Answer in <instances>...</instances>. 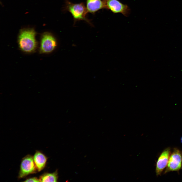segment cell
<instances>
[{"instance_id":"6da1fadb","label":"cell","mask_w":182,"mask_h":182,"mask_svg":"<svg viewBox=\"0 0 182 182\" xmlns=\"http://www.w3.org/2000/svg\"><path fill=\"white\" fill-rule=\"evenodd\" d=\"M36 34L33 27H25L20 29L18 36V42L22 51L31 53L35 50L37 45L35 37Z\"/></svg>"},{"instance_id":"7a4b0ae2","label":"cell","mask_w":182,"mask_h":182,"mask_svg":"<svg viewBox=\"0 0 182 182\" xmlns=\"http://www.w3.org/2000/svg\"><path fill=\"white\" fill-rule=\"evenodd\" d=\"M65 9L72 15L75 21L84 20L92 25L90 20L87 17L88 12L86 7L83 3H74L66 0Z\"/></svg>"},{"instance_id":"3957f363","label":"cell","mask_w":182,"mask_h":182,"mask_svg":"<svg viewBox=\"0 0 182 182\" xmlns=\"http://www.w3.org/2000/svg\"><path fill=\"white\" fill-rule=\"evenodd\" d=\"M57 43L55 37L49 32L41 35L39 51L41 53H49L53 52L57 47Z\"/></svg>"},{"instance_id":"277c9868","label":"cell","mask_w":182,"mask_h":182,"mask_svg":"<svg viewBox=\"0 0 182 182\" xmlns=\"http://www.w3.org/2000/svg\"><path fill=\"white\" fill-rule=\"evenodd\" d=\"M182 169V151L177 148H174L171 153L168 165L164 174L169 172H178Z\"/></svg>"},{"instance_id":"5b68a950","label":"cell","mask_w":182,"mask_h":182,"mask_svg":"<svg viewBox=\"0 0 182 182\" xmlns=\"http://www.w3.org/2000/svg\"><path fill=\"white\" fill-rule=\"evenodd\" d=\"M37 171L33 157L28 154L22 160L19 173L18 178H21L30 174L35 173Z\"/></svg>"},{"instance_id":"8992f818","label":"cell","mask_w":182,"mask_h":182,"mask_svg":"<svg viewBox=\"0 0 182 182\" xmlns=\"http://www.w3.org/2000/svg\"><path fill=\"white\" fill-rule=\"evenodd\" d=\"M106 9L109 10L114 13H120L127 16L129 13L130 9L128 6L118 0H103Z\"/></svg>"},{"instance_id":"52a82bcc","label":"cell","mask_w":182,"mask_h":182,"mask_svg":"<svg viewBox=\"0 0 182 182\" xmlns=\"http://www.w3.org/2000/svg\"><path fill=\"white\" fill-rule=\"evenodd\" d=\"M171 153L170 148L168 147L160 154L156 163L155 172L157 176L160 175L167 166Z\"/></svg>"},{"instance_id":"ba28073f","label":"cell","mask_w":182,"mask_h":182,"mask_svg":"<svg viewBox=\"0 0 182 182\" xmlns=\"http://www.w3.org/2000/svg\"><path fill=\"white\" fill-rule=\"evenodd\" d=\"M86 7L88 12L92 14L101 9H106L103 0H86Z\"/></svg>"},{"instance_id":"9c48e42d","label":"cell","mask_w":182,"mask_h":182,"mask_svg":"<svg viewBox=\"0 0 182 182\" xmlns=\"http://www.w3.org/2000/svg\"><path fill=\"white\" fill-rule=\"evenodd\" d=\"M33 157L37 171H41L46 166L47 158L43 153L39 151H36Z\"/></svg>"},{"instance_id":"30bf717a","label":"cell","mask_w":182,"mask_h":182,"mask_svg":"<svg viewBox=\"0 0 182 182\" xmlns=\"http://www.w3.org/2000/svg\"><path fill=\"white\" fill-rule=\"evenodd\" d=\"M58 178L57 170L52 173H45L39 178L40 182H56Z\"/></svg>"},{"instance_id":"8fae6325","label":"cell","mask_w":182,"mask_h":182,"mask_svg":"<svg viewBox=\"0 0 182 182\" xmlns=\"http://www.w3.org/2000/svg\"><path fill=\"white\" fill-rule=\"evenodd\" d=\"M24 182H40L39 179L36 177L29 178L26 179Z\"/></svg>"}]
</instances>
